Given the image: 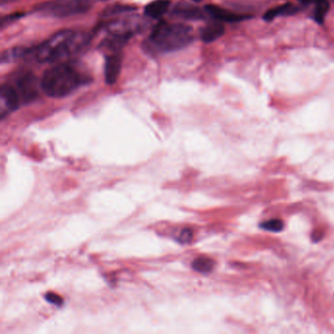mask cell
Masks as SVG:
<instances>
[{"mask_svg":"<svg viewBox=\"0 0 334 334\" xmlns=\"http://www.w3.org/2000/svg\"><path fill=\"white\" fill-rule=\"evenodd\" d=\"M205 11L213 17L215 20L219 22H227V23H235L240 22L245 19H247V16L245 15L236 14L232 11H229L227 9H224L218 5L209 4L205 6Z\"/></svg>","mask_w":334,"mask_h":334,"instance_id":"9","label":"cell"},{"mask_svg":"<svg viewBox=\"0 0 334 334\" xmlns=\"http://www.w3.org/2000/svg\"><path fill=\"white\" fill-rule=\"evenodd\" d=\"M2 1H5V0H2Z\"/></svg>","mask_w":334,"mask_h":334,"instance_id":"23","label":"cell"},{"mask_svg":"<svg viewBox=\"0 0 334 334\" xmlns=\"http://www.w3.org/2000/svg\"><path fill=\"white\" fill-rule=\"evenodd\" d=\"M144 28V22L138 18H120L106 23L105 29L109 35L129 41L132 35L138 33Z\"/></svg>","mask_w":334,"mask_h":334,"instance_id":"5","label":"cell"},{"mask_svg":"<svg viewBox=\"0 0 334 334\" xmlns=\"http://www.w3.org/2000/svg\"><path fill=\"white\" fill-rule=\"evenodd\" d=\"M172 14L178 18L184 20H191V21H200V20H205L206 18L203 11L200 8L183 2L177 3L174 6Z\"/></svg>","mask_w":334,"mask_h":334,"instance_id":"10","label":"cell"},{"mask_svg":"<svg viewBox=\"0 0 334 334\" xmlns=\"http://www.w3.org/2000/svg\"><path fill=\"white\" fill-rule=\"evenodd\" d=\"M90 81V77L72 64H59L44 72L41 87L46 95L61 98Z\"/></svg>","mask_w":334,"mask_h":334,"instance_id":"2","label":"cell"},{"mask_svg":"<svg viewBox=\"0 0 334 334\" xmlns=\"http://www.w3.org/2000/svg\"><path fill=\"white\" fill-rule=\"evenodd\" d=\"M86 40L71 29H63L36 47L29 48L28 56L40 63H54L78 51Z\"/></svg>","mask_w":334,"mask_h":334,"instance_id":"3","label":"cell"},{"mask_svg":"<svg viewBox=\"0 0 334 334\" xmlns=\"http://www.w3.org/2000/svg\"><path fill=\"white\" fill-rule=\"evenodd\" d=\"M122 69V55L114 52L108 55L105 62V81L108 85H114L120 76Z\"/></svg>","mask_w":334,"mask_h":334,"instance_id":"8","label":"cell"},{"mask_svg":"<svg viewBox=\"0 0 334 334\" xmlns=\"http://www.w3.org/2000/svg\"><path fill=\"white\" fill-rule=\"evenodd\" d=\"M12 85L19 93L22 103L33 101L39 95V88L41 85L32 73H25L18 76Z\"/></svg>","mask_w":334,"mask_h":334,"instance_id":"6","label":"cell"},{"mask_svg":"<svg viewBox=\"0 0 334 334\" xmlns=\"http://www.w3.org/2000/svg\"><path fill=\"white\" fill-rule=\"evenodd\" d=\"M135 6L132 5H122V4H116L113 6H109L107 7L103 13L102 16L103 18H110V17H115V16H119V15L126 14V13H130L132 12L135 9Z\"/></svg>","mask_w":334,"mask_h":334,"instance_id":"14","label":"cell"},{"mask_svg":"<svg viewBox=\"0 0 334 334\" xmlns=\"http://www.w3.org/2000/svg\"><path fill=\"white\" fill-rule=\"evenodd\" d=\"M171 2L169 0H156L145 7V15L152 19H158L165 14L170 8Z\"/></svg>","mask_w":334,"mask_h":334,"instance_id":"13","label":"cell"},{"mask_svg":"<svg viewBox=\"0 0 334 334\" xmlns=\"http://www.w3.org/2000/svg\"><path fill=\"white\" fill-rule=\"evenodd\" d=\"M0 97H1V106H2L1 108L2 118L7 113L18 109L19 106L22 104L20 95L12 84L7 83L1 87Z\"/></svg>","mask_w":334,"mask_h":334,"instance_id":"7","label":"cell"},{"mask_svg":"<svg viewBox=\"0 0 334 334\" xmlns=\"http://www.w3.org/2000/svg\"><path fill=\"white\" fill-rule=\"evenodd\" d=\"M193 1H195V2H200L201 0H193Z\"/></svg>","mask_w":334,"mask_h":334,"instance_id":"22","label":"cell"},{"mask_svg":"<svg viewBox=\"0 0 334 334\" xmlns=\"http://www.w3.org/2000/svg\"><path fill=\"white\" fill-rule=\"evenodd\" d=\"M261 227L263 229H265L266 231L273 232V233H278V232L283 230L284 225H283L282 220H280V219H271V220L263 222Z\"/></svg>","mask_w":334,"mask_h":334,"instance_id":"18","label":"cell"},{"mask_svg":"<svg viewBox=\"0 0 334 334\" xmlns=\"http://www.w3.org/2000/svg\"><path fill=\"white\" fill-rule=\"evenodd\" d=\"M215 263L209 258L200 257L194 260L192 263V268L194 271L201 273V274H208L213 271Z\"/></svg>","mask_w":334,"mask_h":334,"instance_id":"15","label":"cell"},{"mask_svg":"<svg viewBox=\"0 0 334 334\" xmlns=\"http://www.w3.org/2000/svg\"><path fill=\"white\" fill-rule=\"evenodd\" d=\"M298 1L302 4H304V5H309V4H315L316 5V4L320 3L323 0H298Z\"/></svg>","mask_w":334,"mask_h":334,"instance_id":"21","label":"cell"},{"mask_svg":"<svg viewBox=\"0 0 334 334\" xmlns=\"http://www.w3.org/2000/svg\"><path fill=\"white\" fill-rule=\"evenodd\" d=\"M225 33V26L219 21H214L209 23L200 30V38L206 44L213 43L221 38Z\"/></svg>","mask_w":334,"mask_h":334,"instance_id":"11","label":"cell"},{"mask_svg":"<svg viewBox=\"0 0 334 334\" xmlns=\"http://www.w3.org/2000/svg\"><path fill=\"white\" fill-rule=\"evenodd\" d=\"M93 0H54L39 7V11L54 17H69L88 11Z\"/></svg>","mask_w":334,"mask_h":334,"instance_id":"4","label":"cell"},{"mask_svg":"<svg viewBox=\"0 0 334 334\" xmlns=\"http://www.w3.org/2000/svg\"><path fill=\"white\" fill-rule=\"evenodd\" d=\"M329 10V3L327 0H323L320 3L316 4L315 12H314V19L317 23L322 24L324 21V17Z\"/></svg>","mask_w":334,"mask_h":334,"instance_id":"17","label":"cell"},{"mask_svg":"<svg viewBox=\"0 0 334 334\" xmlns=\"http://www.w3.org/2000/svg\"><path fill=\"white\" fill-rule=\"evenodd\" d=\"M29 50V48H27V47H21V48L17 47L14 49H11V50H6L1 55V62L2 63L10 62V61H13L15 59L28 56Z\"/></svg>","mask_w":334,"mask_h":334,"instance_id":"16","label":"cell"},{"mask_svg":"<svg viewBox=\"0 0 334 334\" xmlns=\"http://www.w3.org/2000/svg\"><path fill=\"white\" fill-rule=\"evenodd\" d=\"M192 236H193V233H192V231L191 230H189V229H184L180 232V234H179V237H178V240L181 242V243H188L189 242L191 239H192Z\"/></svg>","mask_w":334,"mask_h":334,"instance_id":"20","label":"cell"},{"mask_svg":"<svg viewBox=\"0 0 334 334\" xmlns=\"http://www.w3.org/2000/svg\"><path fill=\"white\" fill-rule=\"evenodd\" d=\"M300 8L292 3H286L280 6H277L276 8H273L266 12L264 15V20L267 22H271L274 19H276L278 16H291V15L296 14Z\"/></svg>","mask_w":334,"mask_h":334,"instance_id":"12","label":"cell"},{"mask_svg":"<svg viewBox=\"0 0 334 334\" xmlns=\"http://www.w3.org/2000/svg\"><path fill=\"white\" fill-rule=\"evenodd\" d=\"M45 299H46L49 303H51V304H53V305L61 306L63 304V299H62L59 295H57V294L47 293L46 296H45Z\"/></svg>","mask_w":334,"mask_h":334,"instance_id":"19","label":"cell"},{"mask_svg":"<svg viewBox=\"0 0 334 334\" xmlns=\"http://www.w3.org/2000/svg\"><path fill=\"white\" fill-rule=\"evenodd\" d=\"M193 38V29L188 25L163 21L152 30L143 47L152 54L169 53L188 46Z\"/></svg>","mask_w":334,"mask_h":334,"instance_id":"1","label":"cell"}]
</instances>
